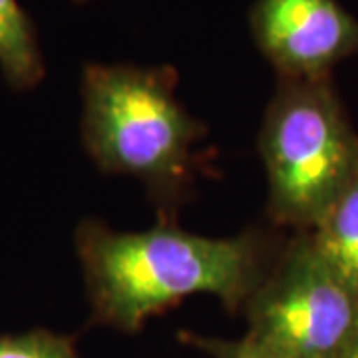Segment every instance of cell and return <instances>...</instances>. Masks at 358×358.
<instances>
[{
  "instance_id": "6da1fadb",
  "label": "cell",
  "mask_w": 358,
  "mask_h": 358,
  "mask_svg": "<svg viewBox=\"0 0 358 358\" xmlns=\"http://www.w3.org/2000/svg\"><path fill=\"white\" fill-rule=\"evenodd\" d=\"M76 251L92 322L120 333H138L148 319L192 294L243 308L275 259L261 231L213 239L159 223L124 233L94 219L78 225Z\"/></svg>"
},
{
  "instance_id": "7a4b0ae2",
  "label": "cell",
  "mask_w": 358,
  "mask_h": 358,
  "mask_svg": "<svg viewBox=\"0 0 358 358\" xmlns=\"http://www.w3.org/2000/svg\"><path fill=\"white\" fill-rule=\"evenodd\" d=\"M169 66L88 64L82 74V141L106 173L141 181L159 199H171L189 179L192 148L203 138L176 96Z\"/></svg>"
},
{
  "instance_id": "3957f363",
  "label": "cell",
  "mask_w": 358,
  "mask_h": 358,
  "mask_svg": "<svg viewBox=\"0 0 358 358\" xmlns=\"http://www.w3.org/2000/svg\"><path fill=\"white\" fill-rule=\"evenodd\" d=\"M268 215L310 231L358 164V136L331 78H279L259 134Z\"/></svg>"
},
{
  "instance_id": "277c9868",
  "label": "cell",
  "mask_w": 358,
  "mask_h": 358,
  "mask_svg": "<svg viewBox=\"0 0 358 358\" xmlns=\"http://www.w3.org/2000/svg\"><path fill=\"white\" fill-rule=\"evenodd\" d=\"M245 336L289 358H341L358 317V293L301 231L273 259L247 305Z\"/></svg>"
},
{
  "instance_id": "5b68a950",
  "label": "cell",
  "mask_w": 358,
  "mask_h": 358,
  "mask_svg": "<svg viewBox=\"0 0 358 358\" xmlns=\"http://www.w3.org/2000/svg\"><path fill=\"white\" fill-rule=\"evenodd\" d=\"M251 34L279 78L319 80L358 54V20L338 0H255Z\"/></svg>"
},
{
  "instance_id": "8992f818",
  "label": "cell",
  "mask_w": 358,
  "mask_h": 358,
  "mask_svg": "<svg viewBox=\"0 0 358 358\" xmlns=\"http://www.w3.org/2000/svg\"><path fill=\"white\" fill-rule=\"evenodd\" d=\"M308 235L320 257L358 293V164Z\"/></svg>"
},
{
  "instance_id": "52a82bcc",
  "label": "cell",
  "mask_w": 358,
  "mask_h": 358,
  "mask_svg": "<svg viewBox=\"0 0 358 358\" xmlns=\"http://www.w3.org/2000/svg\"><path fill=\"white\" fill-rule=\"evenodd\" d=\"M0 72L13 90H32L46 76L36 26L18 0H0Z\"/></svg>"
},
{
  "instance_id": "ba28073f",
  "label": "cell",
  "mask_w": 358,
  "mask_h": 358,
  "mask_svg": "<svg viewBox=\"0 0 358 358\" xmlns=\"http://www.w3.org/2000/svg\"><path fill=\"white\" fill-rule=\"evenodd\" d=\"M0 358H82L76 338L48 329L0 334Z\"/></svg>"
},
{
  "instance_id": "9c48e42d",
  "label": "cell",
  "mask_w": 358,
  "mask_h": 358,
  "mask_svg": "<svg viewBox=\"0 0 358 358\" xmlns=\"http://www.w3.org/2000/svg\"><path fill=\"white\" fill-rule=\"evenodd\" d=\"M179 341L201 350L211 358H289L267 346L259 345L249 336H243L239 341H225V338H213L203 334L179 333Z\"/></svg>"
},
{
  "instance_id": "30bf717a",
  "label": "cell",
  "mask_w": 358,
  "mask_h": 358,
  "mask_svg": "<svg viewBox=\"0 0 358 358\" xmlns=\"http://www.w3.org/2000/svg\"><path fill=\"white\" fill-rule=\"evenodd\" d=\"M341 358H358V317L355 322V329L350 333V338L346 343L345 350H343V357Z\"/></svg>"
},
{
  "instance_id": "8fae6325",
  "label": "cell",
  "mask_w": 358,
  "mask_h": 358,
  "mask_svg": "<svg viewBox=\"0 0 358 358\" xmlns=\"http://www.w3.org/2000/svg\"><path fill=\"white\" fill-rule=\"evenodd\" d=\"M74 2H86V0H74Z\"/></svg>"
}]
</instances>
